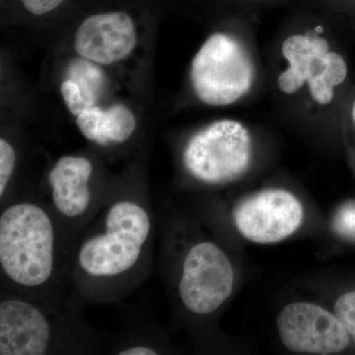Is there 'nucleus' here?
<instances>
[{"label": "nucleus", "instance_id": "1", "mask_svg": "<svg viewBox=\"0 0 355 355\" xmlns=\"http://www.w3.org/2000/svg\"><path fill=\"white\" fill-rule=\"evenodd\" d=\"M69 254L74 291L88 300L120 296L150 257L153 217L146 200H107Z\"/></svg>", "mask_w": 355, "mask_h": 355}, {"label": "nucleus", "instance_id": "2", "mask_svg": "<svg viewBox=\"0 0 355 355\" xmlns=\"http://www.w3.org/2000/svg\"><path fill=\"white\" fill-rule=\"evenodd\" d=\"M51 209L22 200L0 216V270L21 294L48 291L62 272L60 232Z\"/></svg>", "mask_w": 355, "mask_h": 355}, {"label": "nucleus", "instance_id": "3", "mask_svg": "<svg viewBox=\"0 0 355 355\" xmlns=\"http://www.w3.org/2000/svg\"><path fill=\"white\" fill-rule=\"evenodd\" d=\"M254 76L253 60L246 46L225 33L211 35L191 62V87L209 106L235 104L251 91Z\"/></svg>", "mask_w": 355, "mask_h": 355}, {"label": "nucleus", "instance_id": "4", "mask_svg": "<svg viewBox=\"0 0 355 355\" xmlns=\"http://www.w3.org/2000/svg\"><path fill=\"white\" fill-rule=\"evenodd\" d=\"M287 69L279 74L277 85L284 94L293 95L307 84L311 98L329 106L349 79V69L343 53L331 48L328 40L311 34H294L282 44Z\"/></svg>", "mask_w": 355, "mask_h": 355}, {"label": "nucleus", "instance_id": "5", "mask_svg": "<svg viewBox=\"0 0 355 355\" xmlns=\"http://www.w3.org/2000/svg\"><path fill=\"white\" fill-rule=\"evenodd\" d=\"M253 159V140L240 121L219 120L196 132L183 151V165L193 179L205 184H224L248 171Z\"/></svg>", "mask_w": 355, "mask_h": 355}, {"label": "nucleus", "instance_id": "6", "mask_svg": "<svg viewBox=\"0 0 355 355\" xmlns=\"http://www.w3.org/2000/svg\"><path fill=\"white\" fill-rule=\"evenodd\" d=\"M232 263L216 243L200 241L184 254L178 293L189 312L212 314L225 303L234 287Z\"/></svg>", "mask_w": 355, "mask_h": 355}, {"label": "nucleus", "instance_id": "7", "mask_svg": "<svg viewBox=\"0 0 355 355\" xmlns=\"http://www.w3.org/2000/svg\"><path fill=\"white\" fill-rule=\"evenodd\" d=\"M64 324L57 313L25 294L0 301V355H44L58 349Z\"/></svg>", "mask_w": 355, "mask_h": 355}, {"label": "nucleus", "instance_id": "8", "mask_svg": "<svg viewBox=\"0 0 355 355\" xmlns=\"http://www.w3.org/2000/svg\"><path fill=\"white\" fill-rule=\"evenodd\" d=\"M233 218L245 239L258 244H272L298 230L304 218V209L291 191L266 189L238 203Z\"/></svg>", "mask_w": 355, "mask_h": 355}, {"label": "nucleus", "instance_id": "9", "mask_svg": "<svg viewBox=\"0 0 355 355\" xmlns=\"http://www.w3.org/2000/svg\"><path fill=\"white\" fill-rule=\"evenodd\" d=\"M277 326L284 347L298 354H336L349 343V334L335 313L313 303L286 305Z\"/></svg>", "mask_w": 355, "mask_h": 355}, {"label": "nucleus", "instance_id": "10", "mask_svg": "<svg viewBox=\"0 0 355 355\" xmlns=\"http://www.w3.org/2000/svg\"><path fill=\"white\" fill-rule=\"evenodd\" d=\"M137 40V27L130 11L98 10L86 16L77 28L74 50L93 64H113L132 53Z\"/></svg>", "mask_w": 355, "mask_h": 355}, {"label": "nucleus", "instance_id": "11", "mask_svg": "<svg viewBox=\"0 0 355 355\" xmlns=\"http://www.w3.org/2000/svg\"><path fill=\"white\" fill-rule=\"evenodd\" d=\"M92 174V163L84 156H64L55 162L48 184L51 207L58 218L76 224L97 212L99 200L91 187Z\"/></svg>", "mask_w": 355, "mask_h": 355}, {"label": "nucleus", "instance_id": "12", "mask_svg": "<svg viewBox=\"0 0 355 355\" xmlns=\"http://www.w3.org/2000/svg\"><path fill=\"white\" fill-rule=\"evenodd\" d=\"M76 125L86 139L101 146L123 144L137 128L135 114L123 105L107 110L91 107L76 116Z\"/></svg>", "mask_w": 355, "mask_h": 355}, {"label": "nucleus", "instance_id": "13", "mask_svg": "<svg viewBox=\"0 0 355 355\" xmlns=\"http://www.w3.org/2000/svg\"><path fill=\"white\" fill-rule=\"evenodd\" d=\"M92 64L85 58L76 60L70 64L67 74V78L73 80L80 89L84 99L90 107L96 106L104 86V76L101 70Z\"/></svg>", "mask_w": 355, "mask_h": 355}, {"label": "nucleus", "instance_id": "14", "mask_svg": "<svg viewBox=\"0 0 355 355\" xmlns=\"http://www.w3.org/2000/svg\"><path fill=\"white\" fill-rule=\"evenodd\" d=\"M16 164V153L12 144L2 137L0 139V198L3 200L12 179Z\"/></svg>", "mask_w": 355, "mask_h": 355}, {"label": "nucleus", "instance_id": "15", "mask_svg": "<svg viewBox=\"0 0 355 355\" xmlns=\"http://www.w3.org/2000/svg\"><path fill=\"white\" fill-rule=\"evenodd\" d=\"M334 312L355 342V291L340 296L336 300Z\"/></svg>", "mask_w": 355, "mask_h": 355}, {"label": "nucleus", "instance_id": "16", "mask_svg": "<svg viewBox=\"0 0 355 355\" xmlns=\"http://www.w3.org/2000/svg\"><path fill=\"white\" fill-rule=\"evenodd\" d=\"M333 227L342 237L355 240V202L345 203L338 209L334 217Z\"/></svg>", "mask_w": 355, "mask_h": 355}, {"label": "nucleus", "instance_id": "17", "mask_svg": "<svg viewBox=\"0 0 355 355\" xmlns=\"http://www.w3.org/2000/svg\"><path fill=\"white\" fill-rule=\"evenodd\" d=\"M60 93H62L67 109L73 116H77L85 110L91 108L86 100L84 99L80 89L71 79H65L60 86Z\"/></svg>", "mask_w": 355, "mask_h": 355}, {"label": "nucleus", "instance_id": "18", "mask_svg": "<svg viewBox=\"0 0 355 355\" xmlns=\"http://www.w3.org/2000/svg\"><path fill=\"white\" fill-rule=\"evenodd\" d=\"M69 2V0H17L21 9L34 17H44L57 12Z\"/></svg>", "mask_w": 355, "mask_h": 355}, {"label": "nucleus", "instance_id": "19", "mask_svg": "<svg viewBox=\"0 0 355 355\" xmlns=\"http://www.w3.org/2000/svg\"><path fill=\"white\" fill-rule=\"evenodd\" d=\"M120 355H156L158 354V349L153 347V343H128L120 347L116 352Z\"/></svg>", "mask_w": 355, "mask_h": 355}, {"label": "nucleus", "instance_id": "20", "mask_svg": "<svg viewBox=\"0 0 355 355\" xmlns=\"http://www.w3.org/2000/svg\"><path fill=\"white\" fill-rule=\"evenodd\" d=\"M349 114L350 123H352V127H354L355 130V95L352 97V101H350Z\"/></svg>", "mask_w": 355, "mask_h": 355}, {"label": "nucleus", "instance_id": "21", "mask_svg": "<svg viewBox=\"0 0 355 355\" xmlns=\"http://www.w3.org/2000/svg\"><path fill=\"white\" fill-rule=\"evenodd\" d=\"M354 2H355V0H354Z\"/></svg>", "mask_w": 355, "mask_h": 355}]
</instances>
